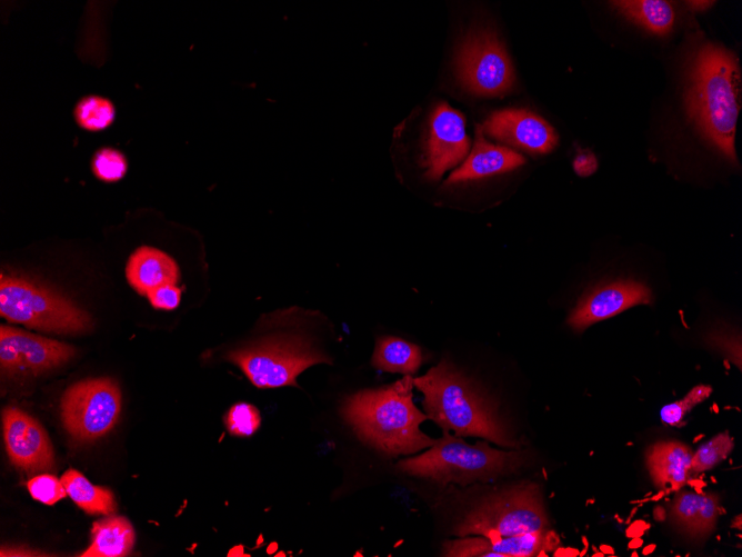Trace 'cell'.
I'll return each instance as SVG.
<instances>
[{
	"mask_svg": "<svg viewBox=\"0 0 742 557\" xmlns=\"http://www.w3.org/2000/svg\"><path fill=\"white\" fill-rule=\"evenodd\" d=\"M482 129L494 139L533 153H548L558 143L553 127L525 109L494 111Z\"/></svg>",
	"mask_w": 742,
	"mask_h": 557,
	"instance_id": "cell-15",
	"label": "cell"
},
{
	"mask_svg": "<svg viewBox=\"0 0 742 557\" xmlns=\"http://www.w3.org/2000/svg\"><path fill=\"white\" fill-rule=\"evenodd\" d=\"M92 541L80 556L83 557H121L131 551L134 544V530L126 517L111 516L94 521Z\"/></svg>",
	"mask_w": 742,
	"mask_h": 557,
	"instance_id": "cell-20",
	"label": "cell"
},
{
	"mask_svg": "<svg viewBox=\"0 0 742 557\" xmlns=\"http://www.w3.org/2000/svg\"><path fill=\"white\" fill-rule=\"evenodd\" d=\"M470 148L463 116L441 102L433 110L423 153L425 176L439 180L442 175L464 160Z\"/></svg>",
	"mask_w": 742,
	"mask_h": 557,
	"instance_id": "cell-12",
	"label": "cell"
},
{
	"mask_svg": "<svg viewBox=\"0 0 742 557\" xmlns=\"http://www.w3.org/2000/svg\"><path fill=\"white\" fill-rule=\"evenodd\" d=\"M423 394L429 419L455 436H474L503 447H518L495 406L452 362L442 359L425 375L413 378Z\"/></svg>",
	"mask_w": 742,
	"mask_h": 557,
	"instance_id": "cell-3",
	"label": "cell"
},
{
	"mask_svg": "<svg viewBox=\"0 0 742 557\" xmlns=\"http://www.w3.org/2000/svg\"><path fill=\"white\" fill-rule=\"evenodd\" d=\"M610 3L624 18L653 34L666 36L674 27L675 11L669 1L620 0Z\"/></svg>",
	"mask_w": 742,
	"mask_h": 557,
	"instance_id": "cell-21",
	"label": "cell"
},
{
	"mask_svg": "<svg viewBox=\"0 0 742 557\" xmlns=\"http://www.w3.org/2000/svg\"><path fill=\"white\" fill-rule=\"evenodd\" d=\"M224 422L231 435L239 437L251 436L260 426L259 410L251 404L239 402L227 412Z\"/></svg>",
	"mask_w": 742,
	"mask_h": 557,
	"instance_id": "cell-27",
	"label": "cell"
},
{
	"mask_svg": "<svg viewBox=\"0 0 742 557\" xmlns=\"http://www.w3.org/2000/svg\"><path fill=\"white\" fill-rule=\"evenodd\" d=\"M60 411L72 439L92 442L116 426L121 412L120 388L108 377L78 381L63 392Z\"/></svg>",
	"mask_w": 742,
	"mask_h": 557,
	"instance_id": "cell-8",
	"label": "cell"
},
{
	"mask_svg": "<svg viewBox=\"0 0 742 557\" xmlns=\"http://www.w3.org/2000/svg\"><path fill=\"white\" fill-rule=\"evenodd\" d=\"M126 277L129 285L142 296L166 284H177L179 267L168 253L153 247L141 246L128 259Z\"/></svg>",
	"mask_w": 742,
	"mask_h": 557,
	"instance_id": "cell-19",
	"label": "cell"
},
{
	"mask_svg": "<svg viewBox=\"0 0 742 557\" xmlns=\"http://www.w3.org/2000/svg\"><path fill=\"white\" fill-rule=\"evenodd\" d=\"M76 355L71 345L11 326L0 327V367L3 375L36 376L68 362Z\"/></svg>",
	"mask_w": 742,
	"mask_h": 557,
	"instance_id": "cell-10",
	"label": "cell"
},
{
	"mask_svg": "<svg viewBox=\"0 0 742 557\" xmlns=\"http://www.w3.org/2000/svg\"><path fill=\"white\" fill-rule=\"evenodd\" d=\"M547 528L541 486L525 480L484 496L461 517L453 534L494 539Z\"/></svg>",
	"mask_w": 742,
	"mask_h": 557,
	"instance_id": "cell-5",
	"label": "cell"
},
{
	"mask_svg": "<svg viewBox=\"0 0 742 557\" xmlns=\"http://www.w3.org/2000/svg\"><path fill=\"white\" fill-rule=\"evenodd\" d=\"M560 547L559 536L550 528L489 539L483 536L459 537L443 544L448 557H535Z\"/></svg>",
	"mask_w": 742,
	"mask_h": 557,
	"instance_id": "cell-13",
	"label": "cell"
},
{
	"mask_svg": "<svg viewBox=\"0 0 742 557\" xmlns=\"http://www.w3.org/2000/svg\"><path fill=\"white\" fill-rule=\"evenodd\" d=\"M0 315L10 322L54 334H81L92 326L89 314L66 296L9 272L0 276Z\"/></svg>",
	"mask_w": 742,
	"mask_h": 557,
	"instance_id": "cell-6",
	"label": "cell"
},
{
	"mask_svg": "<svg viewBox=\"0 0 742 557\" xmlns=\"http://www.w3.org/2000/svg\"><path fill=\"white\" fill-rule=\"evenodd\" d=\"M127 167L123 153L112 148L98 150L92 159L94 176L106 182H114L122 179L127 172Z\"/></svg>",
	"mask_w": 742,
	"mask_h": 557,
	"instance_id": "cell-26",
	"label": "cell"
},
{
	"mask_svg": "<svg viewBox=\"0 0 742 557\" xmlns=\"http://www.w3.org/2000/svg\"><path fill=\"white\" fill-rule=\"evenodd\" d=\"M77 123L87 130L98 131L110 126L114 119V107L110 100L99 96L81 99L74 108Z\"/></svg>",
	"mask_w": 742,
	"mask_h": 557,
	"instance_id": "cell-24",
	"label": "cell"
},
{
	"mask_svg": "<svg viewBox=\"0 0 742 557\" xmlns=\"http://www.w3.org/2000/svg\"><path fill=\"white\" fill-rule=\"evenodd\" d=\"M227 360L237 365L258 388L298 387L297 377L307 368L330 362L311 341L294 335L267 337L231 350Z\"/></svg>",
	"mask_w": 742,
	"mask_h": 557,
	"instance_id": "cell-7",
	"label": "cell"
},
{
	"mask_svg": "<svg viewBox=\"0 0 742 557\" xmlns=\"http://www.w3.org/2000/svg\"><path fill=\"white\" fill-rule=\"evenodd\" d=\"M652 301V292L644 284L635 280H615L594 288L582 297L568 318V325L575 331L611 318L620 312Z\"/></svg>",
	"mask_w": 742,
	"mask_h": 557,
	"instance_id": "cell-14",
	"label": "cell"
},
{
	"mask_svg": "<svg viewBox=\"0 0 742 557\" xmlns=\"http://www.w3.org/2000/svg\"><path fill=\"white\" fill-rule=\"evenodd\" d=\"M525 451H504L485 440L473 445L443 430V436L423 454L407 458L397 468L410 476L427 478L441 486L490 481L518 471L525 462Z\"/></svg>",
	"mask_w": 742,
	"mask_h": 557,
	"instance_id": "cell-4",
	"label": "cell"
},
{
	"mask_svg": "<svg viewBox=\"0 0 742 557\" xmlns=\"http://www.w3.org/2000/svg\"><path fill=\"white\" fill-rule=\"evenodd\" d=\"M181 289L177 284H166L151 290L147 298L156 309H176L181 300Z\"/></svg>",
	"mask_w": 742,
	"mask_h": 557,
	"instance_id": "cell-30",
	"label": "cell"
},
{
	"mask_svg": "<svg viewBox=\"0 0 742 557\" xmlns=\"http://www.w3.org/2000/svg\"><path fill=\"white\" fill-rule=\"evenodd\" d=\"M692 449L678 440H661L645 451V465L653 485L663 491L681 489L693 476Z\"/></svg>",
	"mask_w": 742,
	"mask_h": 557,
	"instance_id": "cell-17",
	"label": "cell"
},
{
	"mask_svg": "<svg viewBox=\"0 0 742 557\" xmlns=\"http://www.w3.org/2000/svg\"><path fill=\"white\" fill-rule=\"evenodd\" d=\"M67 495L78 507L90 515H110L116 510L113 494L91 484L80 471L68 469L60 478Z\"/></svg>",
	"mask_w": 742,
	"mask_h": 557,
	"instance_id": "cell-23",
	"label": "cell"
},
{
	"mask_svg": "<svg viewBox=\"0 0 742 557\" xmlns=\"http://www.w3.org/2000/svg\"><path fill=\"white\" fill-rule=\"evenodd\" d=\"M734 441L728 431H722L702 444L692 454L691 469L693 475L712 469L728 458Z\"/></svg>",
	"mask_w": 742,
	"mask_h": 557,
	"instance_id": "cell-25",
	"label": "cell"
},
{
	"mask_svg": "<svg viewBox=\"0 0 742 557\" xmlns=\"http://www.w3.org/2000/svg\"><path fill=\"white\" fill-rule=\"evenodd\" d=\"M2 429L8 457L18 469L31 474L54 468L51 441L32 416L18 407H6Z\"/></svg>",
	"mask_w": 742,
	"mask_h": 557,
	"instance_id": "cell-11",
	"label": "cell"
},
{
	"mask_svg": "<svg viewBox=\"0 0 742 557\" xmlns=\"http://www.w3.org/2000/svg\"><path fill=\"white\" fill-rule=\"evenodd\" d=\"M422 361L423 356L419 346L392 336L378 338L371 358L374 368L403 375L418 371Z\"/></svg>",
	"mask_w": 742,
	"mask_h": 557,
	"instance_id": "cell-22",
	"label": "cell"
},
{
	"mask_svg": "<svg viewBox=\"0 0 742 557\" xmlns=\"http://www.w3.org/2000/svg\"><path fill=\"white\" fill-rule=\"evenodd\" d=\"M712 388L708 385L693 387L681 400L668 404L661 408V420L670 426L681 424L685 415L698 404L710 397Z\"/></svg>",
	"mask_w": 742,
	"mask_h": 557,
	"instance_id": "cell-28",
	"label": "cell"
},
{
	"mask_svg": "<svg viewBox=\"0 0 742 557\" xmlns=\"http://www.w3.org/2000/svg\"><path fill=\"white\" fill-rule=\"evenodd\" d=\"M461 83L479 96H501L514 84V71L502 41L487 28L472 30L457 54Z\"/></svg>",
	"mask_w": 742,
	"mask_h": 557,
	"instance_id": "cell-9",
	"label": "cell"
},
{
	"mask_svg": "<svg viewBox=\"0 0 742 557\" xmlns=\"http://www.w3.org/2000/svg\"><path fill=\"white\" fill-rule=\"evenodd\" d=\"M525 162L518 152L503 146L491 143L484 138L483 129L477 126L471 152L463 163L448 178V183L483 178L513 170Z\"/></svg>",
	"mask_w": 742,
	"mask_h": 557,
	"instance_id": "cell-18",
	"label": "cell"
},
{
	"mask_svg": "<svg viewBox=\"0 0 742 557\" xmlns=\"http://www.w3.org/2000/svg\"><path fill=\"white\" fill-rule=\"evenodd\" d=\"M598 161L595 156L589 151H584L576 156L573 161V168L579 176L588 177L596 170Z\"/></svg>",
	"mask_w": 742,
	"mask_h": 557,
	"instance_id": "cell-31",
	"label": "cell"
},
{
	"mask_svg": "<svg viewBox=\"0 0 742 557\" xmlns=\"http://www.w3.org/2000/svg\"><path fill=\"white\" fill-rule=\"evenodd\" d=\"M684 3H685L692 11H695V12H703V11H706L708 9H710V8L713 6L714 1H703V0H701V1H695V0H692V1H685Z\"/></svg>",
	"mask_w": 742,
	"mask_h": 557,
	"instance_id": "cell-32",
	"label": "cell"
},
{
	"mask_svg": "<svg viewBox=\"0 0 742 557\" xmlns=\"http://www.w3.org/2000/svg\"><path fill=\"white\" fill-rule=\"evenodd\" d=\"M413 378L375 389H363L347 397L341 415L367 445L389 455H409L430 448L434 440L421 431L429 419L413 402Z\"/></svg>",
	"mask_w": 742,
	"mask_h": 557,
	"instance_id": "cell-2",
	"label": "cell"
},
{
	"mask_svg": "<svg viewBox=\"0 0 742 557\" xmlns=\"http://www.w3.org/2000/svg\"><path fill=\"white\" fill-rule=\"evenodd\" d=\"M720 511L718 494L679 489L671 503L670 520L682 535L700 541L714 531Z\"/></svg>",
	"mask_w": 742,
	"mask_h": 557,
	"instance_id": "cell-16",
	"label": "cell"
},
{
	"mask_svg": "<svg viewBox=\"0 0 742 557\" xmlns=\"http://www.w3.org/2000/svg\"><path fill=\"white\" fill-rule=\"evenodd\" d=\"M27 486L32 498L46 505H53L67 496L63 484L53 475L34 476Z\"/></svg>",
	"mask_w": 742,
	"mask_h": 557,
	"instance_id": "cell-29",
	"label": "cell"
},
{
	"mask_svg": "<svg viewBox=\"0 0 742 557\" xmlns=\"http://www.w3.org/2000/svg\"><path fill=\"white\" fill-rule=\"evenodd\" d=\"M741 107V70L725 47L704 42L692 53L686 71L685 108L702 137L736 165L735 132Z\"/></svg>",
	"mask_w": 742,
	"mask_h": 557,
	"instance_id": "cell-1",
	"label": "cell"
}]
</instances>
